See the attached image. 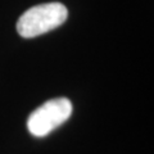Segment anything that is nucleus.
Segmentation results:
<instances>
[{"label":"nucleus","instance_id":"1","mask_svg":"<svg viewBox=\"0 0 154 154\" xmlns=\"http://www.w3.org/2000/svg\"><path fill=\"white\" fill-rule=\"evenodd\" d=\"M68 17V11L60 3H46L32 7L19 17L17 31L22 37L31 38L54 30Z\"/></svg>","mask_w":154,"mask_h":154},{"label":"nucleus","instance_id":"2","mask_svg":"<svg viewBox=\"0 0 154 154\" xmlns=\"http://www.w3.org/2000/svg\"><path fill=\"white\" fill-rule=\"evenodd\" d=\"M71 114L72 103L67 98L48 100L30 114L27 119V128L33 136L44 137L64 123Z\"/></svg>","mask_w":154,"mask_h":154}]
</instances>
